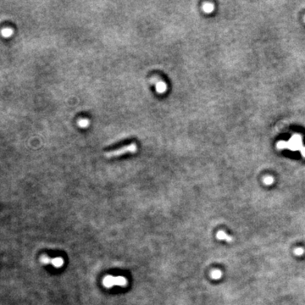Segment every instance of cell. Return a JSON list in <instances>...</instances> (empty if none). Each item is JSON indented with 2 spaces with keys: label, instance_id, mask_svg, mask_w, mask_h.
I'll use <instances>...</instances> for the list:
<instances>
[{
  "label": "cell",
  "instance_id": "cell-9",
  "mask_svg": "<svg viewBox=\"0 0 305 305\" xmlns=\"http://www.w3.org/2000/svg\"><path fill=\"white\" fill-rule=\"evenodd\" d=\"M203 10L206 13H210V12L214 10V5L212 4H209V3H206V4H203Z\"/></svg>",
  "mask_w": 305,
  "mask_h": 305
},
{
  "label": "cell",
  "instance_id": "cell-2",
  "mask_svg": "<svg viewBox=\"0 0 305 305\" xmlns=\"http://www.w3.org/2000/svg\"><path fill=\"white\" fill-rule=\"evenodd\" d=\"M152 82L154 83L156 90L159 93H163V92H165L166 91L167 86L165 84V82L164 81H162L161 79L158 77V76H154V77L152 78Z\"/></svg>",
  "mask_w": 305,
  "mask_h": 305
},
{
  "label": "cell",
  "instance_id": "cell-3",
  "mask_svg": "<svg viewBox=\"0 0 305 305\" xmlns=\"http://www.w3.org/2000/svg\"><path fill=\"white\" fill-rule=\"evenodd\" d=\"M104 286L107 288L112 287L113 286H115V277L112 276H107L103 281Z\"/></svg>",
  "mask_w": 305,
  "mask_h": 305
},
{
  "label": "cell",
  "instance_id": "cell-5",
  "mask_svg": "<svg viewBox=\"0 0 305 305\" xmlns=\"http://www.w3.org/2000/svg\"><path fill=\"white\" fill-rule=\"evenodd\" d=\"M14 34V30L12 28H10V27H5V28L2 29L1 31V35L3 36L5 38H9L12 37Z\"/></svg>",
  "mask_w": 305,
  "mask_h": 305
},
{
  "label": "cell",
  "instance_id": "cell-16",
  "mask_svg": "<svg viewBox=\"0 0 305 305\" xmlns=\"http://www.w3.org/2000/svg\"><path fill=\"white\" fill-rule=\"evenodd\" d=\"M304 20H305V19H304Z\"/></svg>",
  "mask_w": 305,
  "mask_h": 305
},
{
  "label": "cell",
  "instance_id": "cell-12",
  "mask_svg": "<svg viewBox=\"0 0 305 305\" xmlns=\"http://www.w3.org/2000/svg\"><path fill=\"white\" fill-rule=\"evenodd\" d=\"M40 261L42 262L43 264H48L49 263H51V260L49 259V257H48L47 255H42L40 259Z\"/></svg>",
  "mask_w": 305,
  "mask_h": 305
},
{
  "label": "cell",
  "instance_id": "cell-1",
  "mask_svg": "<svg viewBox=\"0 0 305 305\" xmlns=\"http://www.w3.org/2000/svg\"><path fill=\"white\" fill-rule=\"evenodd\" d=\"M137 150V144L131 143L130 145H126V146H124L122 147H119L116 150L107 152L104 155H105L106 158H114V157H118V156L125 154H133V153H136Z\"/></svg>",
  "mask_w": 305,
  "mask_h": 305
},
{
  "label": "cell",
  "instance_id": "cell-6",
  "mask_svg": "<svg viewBox=\"0 0 305 305\" xmlns=\"http://www.w3.org/2000/svg\"><path fill=\"white\" fill-rule=\"evenodd\" d=\"M51 264H52V265H53V267H55V268H60V267L63 266L64 260L62 258L58 257V258H54L53 260H51Z\"/></svg>",
  "mask_w": 305,
  "mask_h": 305
},
{
  "label": "cell",
  "instance_id": "cell-7",
  "mask_svg": "<svg viewBox=\"0 0 305 305\" xmlns=\"http://www.w3.org/2000/svg\"><path fill=\"white\" fill-rule=\"evenodd\" d=\"M127 283L126 279L123 276L115 277V286H119V287H125Z\"/></svg>",
  "mask_w": 305,
  "mask_h": 305
},
{
  "label": "cell",
  "instance_id": "cell-4",
  "mask_svg": "<svg viewBox=\"0 0 305 305\" xmlns=\"http://www.w3.org/2000/svg\"><path fill=\"white\" fill-rule=\"evenodd\" d=\"M216 237H217V239L219 240H221V241H225V242H230L232 241V237H230L229 235H227L226 233L223 231H220V232H217L216 234Z\"/></svg>",
  "mask_w": 305,
  "mask_h": 305
},
{
  "label": "cell",
  "instance_id": "cell-14",
  "mask_svg": "<svg viewBox=\"0 0 305 305\" xmlns=\"http://www.w3.org/2000/svg\"><path fill=\"white\" fill-rule=\"evenodd\" d=\"M277 147H279L280 149H282V148H285V147H287V143H286L284 142H280L279 143L277 144Z\"/></svg>",
  "mask_w": 305,
  "mask_h": 305
},
{
  "label": "cell",
  "instance_id": "cell-15",
  "mask_svg": "<svg viewBox=\"0 0 305 305\" xmlns=\"http://www.w3.org/2000/svg\"><path fill=\"white\" fill-rule=\"evenodd\" d=\"M302 154L303 155V157H305V148H303V149L302 150Z\"/></svg>",
  "mask_w": 305,
  "mask_h": 305
},
{
  "label": "cell",
  "instance_id": "cell-8",
  "mask_svg": "<svg viewBox=\"0 0 305 305\" xmlns=\"http://www.w3.org/2000/svg\"><path fill=\"white\" fill-rule=\"evenodd\" d=\"M221 276H222V273H221V270H214L211 272V277H212V279H214V280H219V279H221Z\"/></svg>",
  "mask_w": 305,
  "mask_h": 305
},
{
  "label": "cell",
  "instance_id": "cell-13",
  "mask_svg": "<svg viewBox=\"0 0 305 305\" xmlns=\"http://www.w3.org/2000/svg\"><path fill=\"white\" fill-rule=\"evenodd\" d=\"M294 253L296 255H298V256H301V255H303L304 253V250H303V248H298L295 249Z\"/></svg>",
  "mask_w": 305,
  "mask_h": 305
},
{
  "label": "cell",
  "instance_id": "cell-10",
  "mask_svg": "<svg viewBox=\"0 0 305 305\" xmlns=\"http://www.w3.org/2000/svg\"><path fill=\"white\" fill-rule=\"evenodd\" d=\"M78 125L81 127H87L89 126V120L88 119H80L78 120Z\"/></svg>",
  "mask_w": 305,
  "mask_h": 305
},
{
  "label": "cell",
  "instance_id": "cell-11",
  "mask_svg": "<svg viewBox=\"0 0 305 305\" xmlns=\"http://www.w3.org/2000/svg\"><path fill=\"white\" fill-rule=\"evenodd\" d=\"M274 182V179L271 177V176H266L265 178H264V183L267 185V186H270V185H272Z\"/></svg>",
  "mask_w": 305,
  "mask_h": 305
}]
</instances>
